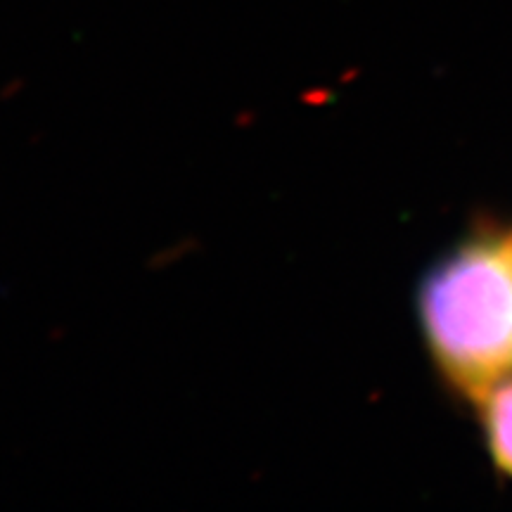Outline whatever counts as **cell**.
<instances>
[{"instance_id": "obj_2", "label": "cell", "mask_w": 512, "mask_h": 512, "mask_svg": "<svg viewBox=\"0 0 512 512\" xmlns=\"http://www.w3.org/2000/svg\"><path fill=\"white\" fill-rule=\"evenodd\" d=\"M479 403L491 456L503 472L512 475V377L496 382Z\"/></svg>"}, {"instance_id": "obj_1", "label": "cell", "mask_w": 512, "mask_h": 512, "mask_svg": "<svg viewBox=\"0 0 512 512\" xmlns=\"http://www.w3.org/2000/svg\"><path fill=\"white\" fill-rule=\"evenodd\" d=\"M422 332L460 394L479 401L512 373V230H484L422 278Z\"/></svg>"}]
</instances>
